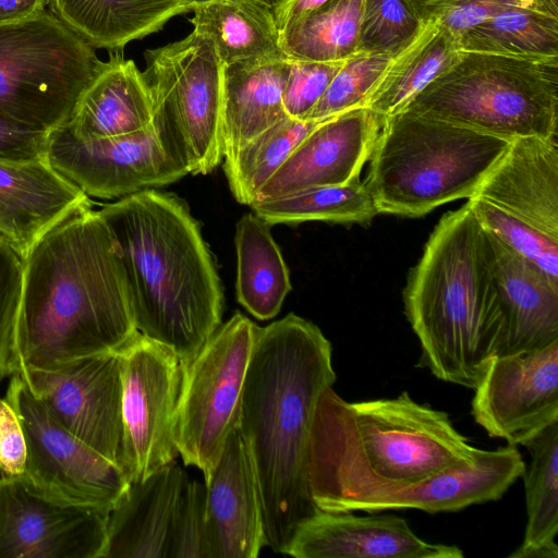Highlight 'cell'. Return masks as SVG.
Segmentation results:
<instances>
[{"mask_svg":"<svg viewBox=\"0 0 558 558\" xmlns=\"http://www.w3.org/2000/svg\"><path fill=\"white\" fill-rule=\"evenodd\" d=\"M329 0H280L271 10L279 33L310 15Z\"/></svg>","mask_w":558,"mask_h":558,"instance_id":"f6af8a7d","label":"cell"},{"mask_svg":"<svg viewBox=\"0 0 558 558\" xmlns=\"http://www.w3.org/2000/svg\"><path fill=\"white\" fill-rule=\"evenodd\" d=\"M517 446L480 449L476 458L429 477L407 484H373L345 492L323 511L416 509L428 513L456 512L473 505L500 499L525 470Z\"/></svg>","mask_w":558,"mask_h":558,"instance_id":"9a60e30c","label":"cell"},{"mask_svg":"<svg viewBox=\"0 0 558 558\" xmlns=\"http://www.w3.org/2000/svg\"><path fill=\"white\" fill-rule=\"evenodd\" d=\"M26 440L14 408L0 398V472L2 476L19 477L25 471Z\"/></svg>","mask_w":558,"mask_h":558,"instance_id":"7bdbcfd3","label":"cell"},{"mask_svg":"<svg viewBox=\"0 0 558 558\" xmlns=\"http://www.w3.org/2000/svg\"><path fill=\"white\" fill-rule=\"evenodd\" d=\"M102 61L46 10L0 25V116L49 133L68 123Z\"/></svg>","mask_w":558,"mask_h":558,"instance_id":"ba28073f","label":"cell"},{"mask_svg":"<svg viewBox=\"0 0 558 558\" xmlns=\"http://www.w3.org/2000/svg\"><path fill=\"white\" fill-rule=\"evenodd\" d=\"M270 225L254 213L236 223V298L255 318L268 320L281 310L291 291L289 269Z\"/></svg>","mask_w":558,"mask_h":558,"instance_id":"f1b7e54d","label":"cell"},{"mask_svg":"<svg viewBox=\"0 0 558 558\" xmlns=\"http://www.w3.org/2000/svg\"><path fill=\"white\" fill-rule=\"evenodd\" d=\"M0 476H1V472H0Z\"/></svg>","mask_w":558,"mask_h":558,"instance_id":"f907efd6","label":"cell"},{"mask_svg":"<svg viewBox=\"0 0 558 558\" xmlns=\"http://www.w3.org/2000/svg\"><path fill=\"white\" fill-rule=\"evenodd\" d=\"M511 141L401 111L385 118L369 156L378 214L421 217L475 196Z\"/></svg>","mask_w":558,"mask_h":558,"instance_id":"8992f818","label":"cell"},{"mask_svg":"<svg viewBox=\"0 0 558 558\" xmlns=\"http://www.w3.org/2000/svg\"><path fill=\"white\" fill-rule=\"evenodd\" d=\"M474 197L558 240L557 136L512 140Z\"/></svg>","mask_w":558,"mask_h":558,"instance_id":"44dd1931","label":"cell"},{"mask_svg":"<svg viewBox=\"0 0 558 558\" xmlns=\"http://www.w3.org/2000/svg\"><path fill=\"white\" fill-rule=\"evenodd\" d=\"M282 554L295 558H463L456 545L418 537L407 520L318 510L295 529Z\"/></svg>","mask_w":558,"mask_h":558,"instance_id":"d6986e66","label":"cell"},{"mask_svg":"<svg viewBox=\"0 0 558 558\" xmlns=\"http://www.w3.org/2000/svg\"><path fill=\"white\" fill-rule=\"evenodd\" d=\"M168 558H208L206 486L186 480L171 527Z\"/></svg>","mask_w":558,"mask_h":558,"instance_id":"f35d334b","label":"cell"},{"mask_svg":"<svg viewBox=\"0 0 558 558\" xmlns=\"http://www.w3.org/2000/svg\"><path fill=\"white\" fill-rule=\"evenodd\" d=\"M53 14L93 48L111 51L160 31L192 8L182 0H49Z\"/></svg>","mask_w":558,"mask_h":558,"instance_id":"4316f807","label":"cell"},{"mask_svg":"<svg viewBox=\"0 0 558 558\" xmlns=\"http://www.w3.org/2000/svg\"><path fill=\"white\" fill-rule=\"evenodd\" d=\"M250 207L270 226L314 220L367 223L378 214L366 183L360 178L345 184L310 187L281 197L256 201Z\"/></svg>","mask_w":558,"mask_h":558,"instance_id":"d6a6232c","label":"cell"},{"mask_svg":"<svg viewBox=\"0 0 558 558\" xmlns=\"http://www.w3.org/2000/svg\"><path fill=\"white\" fill-rule=\"evenodd\" d=\"M186 480L174 460L131 483L109 513L105 558H168L172 520Z\"/></svg>","mask_w":558,"mask_h":558,"instance_id":"cb8c5ba5","label":"cell"},{"mask_svg":"<svg viewBox=\"0 0 558 558\" xmlns=\"http://www.w3.org/2000/svg\"><path fill=\"white\" fill-rule=\"evenodd\" d=\"M206 486L208 558H256L266 546L259 492L235 423Z\"/></svg>","mask_w":558,"mask_h":558,"instance_id":"ffe728a7","label":"cell"},{"mask_svg":"<svg viewBox=\"0 0 558 558\" xmlns=\"http://www.w3.org/2000/svg\"><path fill=\"white\" fill-rule=\"evenodd\" d=\"M4 398L26 440L25 471L15 478L49 501L110 513L131 484L123 471L60 425L17 373Z\"/></svg>","mask_w":558,"mask_h":558,"instance_id":"8fae6325","label":"cell"},{"mask_svg":"<svg viewBox=\"0 0 558 558\" xmlns=\"http://www.w3.org/2000/svg\"><path fill=\"white\" fill-rule=\"evenodd\" d=\"M151 119V95L144 74L117 50L102 61L64 126L74 137L90 141L144 130Z\"/></svg>","mask_w":558,"mask_h":558,"instance_id":"d4e9b609","label":"cell"},{"mask_svg":"<svg viewBox=\"0 0 558 558\" xmlns=\"http://www.w3.org/2000/svg\"><path fill=\"white\" fill-rule=\"evenodd\" d=\"M255 327L235 313L194 356L181 361L173 438L184 464L197 468L205 484L238 420Z\"/></svg>","mask_w":558,"mask_h":558,"instance_id":"30bf717a","label":"cell"},{"mask_svg":"<svg viewBox=\"0 0 558 558\" xmlns=\"http://www.w3.org/2000/svg\"><path fill=\"white\" fill-rule=\"evenodd\" d=\"M22 279L23 258L0 236V381L17 371L15 328Z\"/></svg>","mask_w":558,"mask_h":558,"instance_id":"ab89813d","label":"cell"},{"mask_svg":"<svg viewBox=\"0 0 558 558\" xmlns=\"http://www.w3.org/2000/svg\"><path fill=\"white\" fill-rule=\"evenodd\" d=\"M109 513L63 506L0 476V558H105Z\"/></svg>","mask_w":558,"mask_h":558,"instance_id":"e0dca14e","label":"cell"},{"mask_svg":"<svg viewBox=\"0 0 558 558\" xmlns=\"http://www.w3.org/2000/svg\"><path fill=\"white\" fill-rule=\"evenodd\" d=\"M332 347L312 322L289 313L255 327L236 425L255 474L266 546L282 550L319 509L308 486L312 425L336 381Z\"/></svg>","mask_w":558,"mask_h":558,"instance_id":"7a4b0ae2","label":"cell"},{"mask_svg":"<svg viewBox=\"0 0 558 558\" xmlns=\"http://www.w3.org/2000/svg\"><path fill=\"white\" fill-rule=\"evenodd\" d=\"M478 451L446 412L407 391L349 402L330 387L318 400L311 430L310 493L320 509L351 489L416 482L469 463Z\"/></svg>","mask_w":558,"mask_h":558,"instance_id":"5b68a950","label":"cell"},{"mask_svg":"<svg viewBox=\"0 0 558 558\" xmlns=\"http://www.w3.org/2000/svg\"><path fill=\"white\" fill-rule=\"evenodd\" d=\"M49 0H0V25L29 20L45 11Z\"/></svg>","mask_w":558,"mask_h":558,"instance_id":"bcb514c9","label":"cell"},{"mask_svg":"<svg viewBox=\"0 0 558 558\" xmlns=\"http://www.w3.org/2000/svg\"><path fill=\"white\" fill-rule=\"evenodd\" d=\"M474 391V421L489 437L522 446L558 421V340L493 357Z\"/></svg>","mask_w":558,"mask_h":558,"instance_id":"2e32d148","label":"cell"},{"mask_svg":"<svg viewBox=\"0 0 558 558\" xmlns=\"http://www.w3.org/2000/svg\"><path fill=\"white\" fill-rule=\"evenodd\" d=\"M518 8L558 13V0H453L439 9L430 21H436L458 39L469 28Z\"/></svg>","mask_w":558,"mask_h":558,"instance_id":"b9f144b4","label":"cell"},{"mask_svg":"<svg viewBox=\"0 0 558 558\" xmlns=\"http://www.w3.org/2000/svg\"><path fill=\"white\" fill-rule=\"evenodd\" d=\"M364 0H329L280 33L289 58L336 62L357 54Z\"/></svg>","mask_w":558,"mask_h":558,"instance_id":"836d02e7","label":"cell"},{"mask_svg":"<svg viewBox=\"0 0 558 558\" xmlns=\"http://www.w3.org/2000/svg\"><path fill=\"white\" fill-rule=\"evenodd\" d=\"M453 0H410L424 23H428L436 12Z\"/></svg>","mask_w":558,"mask_h":558,"instance_id":"7dc6e473","label":"cell"},{"mask_svg":"<svg viewBox=\"0 0 558 558\" xmlns=\"http://www.w3.org/2000/svg\"><path fill=\"white\" fill-rule=\"evenodd\" d=\"M137 332L120 248L88 197L23 258L16 373L119 352Z\"/></svg>","mask_w":558,"mask_h":558,"instance_id":"6da1fadb","label":"cell"},{"mask_svg":"<svg viewBox=\"0 0 558 558\" xmlns=\"http://www.w3.org/2000/svg\"><path fill=\"white\" fill-rule=\"evenodd\" d=\"M531 457L524 481L526 526L521 545L509 558H557L558 421L522 444Z\"/></svg>","mask_w":558,"mask_h":558,"instance_id":"f546056e","label":"cell"},{"mask_svg":"<svg viewBox=\"0 0 558 558\" xmlns=\"http://www.w3.org/2000/svg\"><path fill=\"white\" fill-rule=\"evenodd\" d=\"M48 134L0 116V157L10 159L45 157Z\"/></svg>","mask_w":558,"mask_h":558,"instance_id":"ee69618b","label":"cell"},{"mask_svg":"<svg viewBox=\"0 0 558 558\" xmlns=\"http://www.w3.org/2000/svg\"><path fill=\"white\" fill-rule=\"evenodd\" d=\"M422 363L446 383L474 389L505 336V315L486 232L473 210L447 211L403 289Z\"/></svg>","mask_w":558,"mask_h":558,"instance_id":"277c9868","label":"cell"},{"mask_svg":"<svg viewBox=\"0 0 558 558\" xmlns=\"http://www.w3.org/2000/svg\"><path fill=\"white\" fill-rule=\"evenodd\" d=\"M88 198L45 157H0V236L24 258L35 242Z\"/></svg>","mask_w":558,"mask_h":558,"instance_id":"7402d4cb","label":"cell"},{"mask_svg":"<svg viewBox=\"0 0 558 558\" xmlns=\"http://www.w3.org/2000/svg\"><path fill=\"white\" fill-rule=\"evenodd\" d=\"M287 73L286 54L223 66V158L288 117L282 102Z\"/></svg>","mask_w":558,"mask_h":558,"instance_id":"484cf974","label":"cell"},{"mask_svg":"<svg viewBox=\"0 0 558 558\" xmlns=\"http://www.w3.org/2000/svg\"><path fill=\"white\" fill-rule=\"evenodd\" d=\"M458 44L462 51L558 60V13L509 10L469 28Z\"/></svg>","mask_w":558,"mask_h":558,"instance_id":"1f68e13d","label":"cell"},{"mask_svg":"<svg viewBox=\"0 0 558 558\" xmlns=\"http://www.w3.org/2000/svg\"><path fill=\"white\" fill-rule=\"evenodd\" d=\"M122 381L123 472L142 481L175 460V412L182 364L169 348L137 332L119 351Z\"/></svg>","mask_w":558,"mask_h":558,"instance_id":"7c38bea8","label":"cell"},{"mask_svg":"<svg viewBox=\"0 0 558 558\" xmlns=\"http://www.w3.org/2000/svg\"><path fill=\"white\" fill-rule=\"evenodd\" d=\"M485 232L505 315L498 355L542 349L558 340V283Z\"/></svg>","mask_w":558,"mask_h":558,"instance_id":"603a6c76","label":"cell"},{"mask_svg":"<svg viewBox=\"0 0 558 558\" xmlns=\"http://www.w3.org/2000/svg\"><path fill=\"white\" fill-rule=\"evenodd\" d=\"M466 203L485 230L558 283V240L482 199Z\"/></svg>","mask_w":558,"mask_h":558,"instance_id":"74e56055","label":"cell"},{"mask_svg":"<svg viewBox=\"0 0 558 558\" xmlns=\"http://www.w3.org/2000/svg\"><path fill=\"white\" fill-rule=\"evenodd\" d=\"M182 1L185 2L186 4H189L193 9L196 4L206 2L208 0H182Z\"/></svg>","mask_w":558,"mask_h":558,"instance_id":"c3c4849f","label":"cell"},{"mask_svg":"<svg viewBox=\"0 0 558 558\" xmlns=\"http://www.w3.org/2000/svg\"><path fill=\"white\" fill-rule=\"evenodd\" d=\"M144 56L160 146L186 174L209 173L223 158L225 65L215 46L193 31Z\"/></svg>","mask_w":558,"mask_h":558,"instance_id":"9c48e42d","label":"cell"},{"mask_svg":"<svg viewBox=\"0 0 558 558\" xmlns=\"http://www.w3.org/2000/svg\"><path fill=\"white\" fill-rule=\"evenodd\" d=\"M395 58L357 53L347 59L303 120L323 121L365 107Z\"/></svg>","mask_w":558,"mask_h":558,"instance_id":"8d00e7d4","label":"cell"},{"mask_svg":"<svg viewBox=\"0 0 558 558\" xmlns=\"http://www.w3.org/2000/svg\"><path fill=\"white\" fill-rule=\"evenodd\" d=\"M262 3L266 4L269 8H274L280 0H258Z\"/></svg>","mask_w":558,"mask_h":558,"instance_id":"681fc988","label":"cell"},{"mask_svg":"<svg viewBox=\"0 0 558 558\" xmlns=\"http://www.w3.org/2000/svg\"><path fill=\"white\" fill-rule=\"evenodd\" d=\"M384 121L385 117L366 107L320 121L262 187L256 201L359 179Z\"/></svg>","mask_w":558,"mask_h":558,"instance_id":"ac0fdd59","label":"cell"},{"mask_svg":"<svg viewBox=\"0 0 558 558\" xmlns=\"http://www.w3.org/2000/svg\"><path fill=\"white\" fill-rule=\"evenodd\" d=\"M344 61L323 62L288 57L282 94L287 116L303 120L319 101Z\"/></svg>","mask_w":558,"mask_h":558,"instance_id":"60d3db41","label":"cell"},{"mask_svg":"<svg viewBox=\"0 0 558 558\" xmlns=\"http://www.w3.org/2000/svg\"><path fill=\"white\" fill-rule=\"evenodd\" d=\"M50 165L86 196L122 198L186 175L160 146L153 126L90 141L74 137L60 126L48 134Z\"/></svg>","mask_w":558,"mask_h":558,"instance_id":"5bb4252c","label":"cell"},{"mask_svg":"<svg viewBox=\"0 0 558 558\" xmlns=\"http://www.w3.org/2000/svg\"><path fill=\"white\" fill-rule=\"evenodd\" d=\"M426 25L410 0H364L356 52L397 57Z\"/></svg>","mask_w":558,"mask_h":558,"instance_id":"d590c367","label":"cell"},{"mask_svg":"<svg viewBox=\"0 0 558 558\" xmlns=\"http://www.w3.org/2000/svg\"><path fill=\"white\" fill-rule=\"evenodd\" d=\"M138 332L190 360L221 325L223 292L198 222L173 194L145 189L104 206Z\"/></svg>","mask_w":558,"mask_h":558,"instance_id":"3957f363","label":"cell"},{"mask_svg":"<svg viewBox=\"0 0 558 558\" xmlns=\"http://www.w3.org/2000/svg\"><path fill=\"white\" fill-rule=\"evenodd\" d=\"M192 13L193 31L210 39L223 65L286 54L272 10L258 0H208Z\"/></svg>","mask_w":558,"mask_h":558,"instance_id":"83f0119b","label":"cell"},{"mask_svg":"<svg viewBox=\"0 0 558 558\" xmlns=\"http://www.w3.org/2000/svg\"><path fill=\"white\" fill-rule=\"evenodd\" d=\"M403 111L508 141L557 136L558 60L462 51Z\"/></svg>","mask_w":558,"mask_h":558,"instance_id":"52a82bcc","label":"cell"},{"mask_svg":"<svg viewBox=\"0 0 558 558\" xmlns=\"http://www.w3.org/2000/svg\"><path fill=\"white\" fill-rule=\"evenodd\" d=\"M319 122L287 117L226 157L223 168L234 198L251 206L262 187Z\"/></svg>","mask_w":558,"mask_h":558,"instance_id":"e575fe53","label":"cell"},{"mask_svg":"<svg viewBox=\"0 0 558 558\" xmlns=\"http://www.w3.org/2000/svg\"><path fill=\"white\" fill-rule=\"evenodd\" d=\"M17 374L60 425L123 471L119 352Z\"/></svg>","mask_w":558,"mask_h":558,"instance_id":"4fadbf2b","label":"cell"},{"mask_svg":"<svg viewBox=\"0 0 558 558\" xmlns=\"http://www.w3.org/2000/svg\"><path fill=\"white\" fill-rule=\"evenodd\" d=\"M461 52L457 37L436 21L428 22L416 40L393 59L365 107L385 118L403 111Z\"/></svg>","mask_w":558,"mask_h":558,"instance_id":"4dcf8cb0","label":"cell"}]
</instances>
